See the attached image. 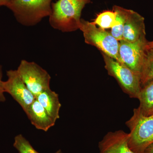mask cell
<instances>
[{
    "label": "cell",
    "instance_id": "cell-1",
    "mask_svg": "<svg viewBox=\"0 0 153 153\" xmlns=\"http://www.w3.org/2000/svg\"><path fill=\"white\" fill-rule=\"evenodd\" d=\"M92 0H57L52 3L49 25L63 33L79 29L82 10Z\"/></svg>",
    "mask_w": 153,
    "mask_h": 153
},
{
    "label": "cell",
    "instance_id": "cell-2",
    "mask_svg": "<svg viewBox=\"0 0 153 153\" xmlns=\"http://www.w3.org/2000/svg\"><path fill=\"white\" fill-rule=\"evenodd\" d=\"M52 0H10L7 6L19 24L26 27L38 25L52 12Z\"/></svg>",
    "mask_w": 153,
    "mask_h": 153
},
{
    "label": "cell",
    "instance_id": "cell-3",
    "mask_svg": "<svg viewBox=\"0 0 153 153\" xmlns=\"http://www.w3.org/2000/svg\"><path fill=\"white\" fill-rule=\"evenodd\" d=\"M131 117L126 122L129 129L128 144L135 153H144L153 143V115L146 116L134 108Z\"/></svg>",
    "mask_w": 153,
    "mask_h": 153
},
{
    "label": "cell",
    "instance_id": "cell-4",
    "mask_svg": "<svg viewBox=\"0 0 153 153\" xmlns=\"http://www.w3.org/2000/svg\"><path fill=\"white\" fill-rule=\"evenodd\" d=\"M79 30L83 33L86 44L94 46L101 53L120 62L119 55V41L110 33L100 27H97L93 22L81 19Z\"/></svg>",
    "mask_w": 153,
    "mask_h": 153
},
{
    "label": "cell",
    "instance_id": "cell-5",
    "mask_svg": "<svg viewBox=\"0 0 153 153\" xmlns=\"http://www.w3.org/2000/svg\"><path fill=\"white\" fill-rule=\"evenodd\" d=\"M101 54L108 74L116 79L125 93L131 98L138 99L141 88L140 76L124 64L104 53Z\"/></svg>",
    "mask_w": 153,
    "mask_h": 153
},
{
    "label": "cell",
    "instance_id": "cell-6",
    "mask_svg": "<svg viewBox=\"0 0 153 153\" xmlns=\"http://www.w3.org/2000/svg\"><path fill=\"white\" fill-rule=\"evenodd\" d=\"M17 71L36 98L41 92L50 89L51 79L50 74L35 62L21 60Z\"/></svg>",
    "mask_w": 153,
    "mask_h": 153
},
{
    "label": "cell",
    "instance_id": "cell-7",
    "mask_svg": "<svg viewBox=\"0 0 153 153\" xmlns=\"http://www.w3.org/2000/svg\"><path fill=\"white\" fill-rule=\"evenodd\" d=\"M148 42L146 38L132 42L123 40L119 41V55L120 63L139 74L140 77L146 55Z\"/></svg>",
    "mask_w": 153,
    "mask_h": 153
},
{
    "label": "cell",
    "instance_id": "cell-8",
    "mask_svg": "<svg viewBox=\"0 0 153 153\" xmlns=\"http://www.w3.org/2000/svg\"><path fill=\"white\" fill-rule=\"evenodd\" d=\"M7 75V79L3 82L4 92L10 94L26 112L36 97L23 82L17 70H9Z\"/></svg>",
    "mask_w": 153,
    "mask_h": 153
},
{
    "label": "cell",
    "instance_id": "cell-9",
    "mask_svg": "<svg viewBox=\"0 0 153 153\" xmlns=\"http://www.w3.org/2000/svg\"><path fill=\"white\" fill-rule=\"evenodd\" d=\"M128 137V133L122 130L108 133L99 143L100 152L135 153L129 147Z\"/></svg>",
    "mask_w": 153,
    "mask_h": 153
},
{
    "label": "cell",
    "instance_id": "cell-10",
    "mask_svg": "<svg viewBox=\"0 0 153 153\" xmlns=\"http://www.w3.org/2000/svg\"><path fill=\"white\" fill-rule=\"evenodd\" d=\"M144 21V17L138 13L128 10L122 40L132 42L146 38Z\"/></svg>",
    "mask_w": 153,
    "mask_h": 153
},
{
    "label": "cell",
    "instance_id": "cell-11",
    "mask_svg": "<svg viewBox=\"0 0 153 153\" xmlns=\"http://www.w3.org/2000/svg\"><path fill=\"white\" fill-rule=\"evenodd\" d=\"M25 113L32 124L38 130L47 132L55 125L56 122L36 99Z\"/></svg>",
    "mask_w": 153,
    "mask_h": 153
},
{
    "label": "cell",
    "instance_id": "cell-12",
    "mask_svg": "<svg viewBox=\"0 0 153 153\" xmlns=\"http://www.w3.org/2000/svg\"><path fill=\"white\" fill-rule=\"evenodd\" d=\"M36 99L47 111L50 116L55 122L60 118L59 112L61 104L59 95L51 88L44 91L38 94Z\"/></svg>",
    "mask_w": 153,
    "mask_h": 153
},
{
    "label": "cell",
    "instance_id": "cell-13",
    "mask_svg": "<svg viewBox=\"0 0 153 153\" xmlns=\"http://www.w3.org/2000/svg\"><path fill=\"white\" fill-rule=\"evenodd\" d=\"M138 100L141 112L146 116L153 115V79L142 86Z\"/></svg>",
    "mask_w": 153,
    "mask_h": 153
},
{
    "label": "cell",
    "instance_id": "cell-14",
    "mask_svg": "<svg viewBox=\"0 0 153 153\" xmlns=\"http://www.w3.org/2000/svg\"><path fill=\"white\" fill-rule=\"evenodd\" d=\"M112 10L116 13V22L114 26L111 28L110 33L114 38L120 41L122 40L124 26L128 10L120 6L115 5L113 7Z\"/></svg>",
    "mask_w": 153,
    "mask_h": 153
},
{
    "label": "cell",
    "instance_id": "cell-15",
    "mask_svg": "<svg viewBox=\"0 0 153 153\" xmlns=\"http://www.w3.org/2000/svg\"><path fill=\"white\" fill-rule=\"evenodd\" d=\"M153 79V49H147L146 55L141 74V87Z\"/></svg>",
    "mask_w": 153,
    "mask_h": 153
},
{
    "label": "cell",
    "instance_id": "cell-16",
    "mask_svg": "<svg viewBox=\"0 0 153 153\" xmlns=\"http://www.w3.org/2000/svg\"><path fill=\"white\" fill-rule=\"evenodd\" d=\"M116 22V13L113 10L103 11L99 14L93 22L102 29L112 28Z\"/></svg>",
    "mask_w": 153,
    "mask_h": 153
},
{
    "label": "cell",
    "instance_id": "cell-17",
    "mask_svg": "<svg viewBox=\"0 0 153 153\" xmlns=\"http://www.w3.org/2000/svg\"><path fill=\"white\" fill-rule=\"evenodd\" d=\"M13 146L19 153H40L34 149L29 141L22 134L15 137Z\"/></svg>",
    "mask_w": 153,
    "mask_h": 153
},
{
    "label": "cell",
    "instance_id": "cell-18",
    "mask_svg": "<svg viewBox=\"0 0 153 153\" xmlns=\"http://www.w3.org/2000/svg\"><path fill=\"white\" fill-rule=\"evenodd\" d=\"M2 68L1 65H0V102H4L6 101V98L4 95L5 92L3 86V81L2 80Z\"/></svg>",
    "mask_w": 153,
    "mask_h": 153
},
{
    "label": "cell",
    "instance_id": "cell-19",
    "mask_svg": "<svg viewBox=\"0 0 153 153\" xmlns=\"http://www.w3.org/2000/svg\"><path fill=\"white\" fill-rule=\"evenodd\" d=\"M144 153H153V143L146 149Z\"/></svg>",
    "mask_w": 153,
    "mask_h": 153
},
{
    "label": "cell",
    "instance_id": "cell-20",
    "mask_svg": "<svg viewBox=\"0 0 153 153\" xmlns=\"http://www.w3.org/2000/svg\"><path fill=\"white\" fill-rule=\"evenodd\" d=\"M10 0H0V7L5 6L7 7Z\"/></svg>",
    "mask_w": 153,
    "mask_h": 153
},
{
    "label": "cell",
    "instance_id": "cell-21",
    "mask_svg": "<svg viewBox=\"0 0 153 153\" xmlns=\"http://www.w3.org/2000/svg\"><path fill=\"white\" fill-rule=\"evenodd\" d=\"M146 49H153V41L151 42L148 41L146 45Z\"/></svg>",
    "mask_w": 153,
    "mask_h": 153
},
{
    "label": "cell",
    "instance_id": "cell-22",
    "mask_svg": "<svg viewBox=\"0 0 153 153\" xmlns=\"http://www.w3.org/2000/svg\"><path fill=\"white\" fill-rule=\"evenodd\" d=\"M64 153L62 152L61 150H59L57 151V152H55V153Z\"/></svg>",
    "mask_w": 153,
    "mask_h": 153
},
{
    "label": "cell",
    "instance_id": "cell-23",
    "mask_svg": "<svg viewBox=\"0 0 153 153\" xmlns=\"http://www.w3.org/2000/svg\"><path fill=\"white\" fill-rule=\"evenodd\" d=\"M100 153H102V152H100Z\"/></svg>",
    "mask_w": 153,
    "mask_h": 153
}]
</instances>
